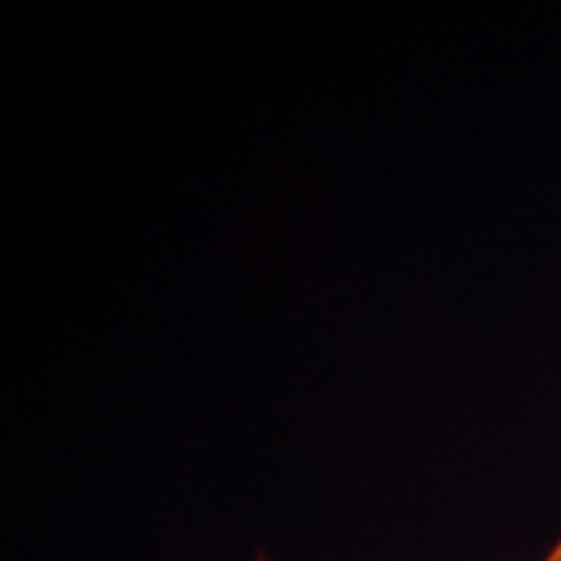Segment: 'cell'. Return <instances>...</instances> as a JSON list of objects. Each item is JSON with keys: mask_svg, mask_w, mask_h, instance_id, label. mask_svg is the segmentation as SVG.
<instances>
[{"mask_svg": "<svg viewBox=\"0 0 561 561\" xmlns=\"http://www.w3.org/2000/svg\"><path fill=\"white\" fill-rule=\"evenodd\" d=\"M542 561H561V540L552 546V552H549V556H546Z\"/></svg>", "mask_w": 561, "mask_h": 561, "instance_id": "1", "label": "cell"}]
</instances>
